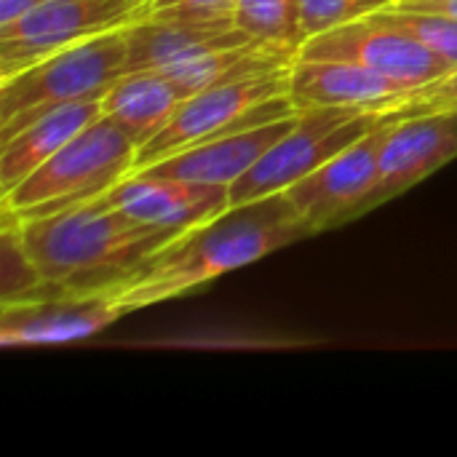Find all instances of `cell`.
I'll list each match as a JSON object with an SVG mask.
<instances>
[{
	"mask_svg": "<svg viewBox=\"0 0 457 457\" xmlns=\"http://www.w3.org/2000/svg\"><path fill=\"white\" fill-rule=\"evenodd\" d=\"M19 236L43 281L35 297H115L147 270L155 252L177 238L169 230L134 222L102 195L70 209L19 220Z\"/></svg>",
	"mask_w": 457,
	"mask_h": 457,
	"instance_id": "1",
	"label": "cell"
},
{
	"mask_svg": "<svg viewBox=\"0 0 457 457\" xmlns=\"http://www.w3.org/2000/svg\"><path fill=\"white\" fill-rule=\"evenodd\" d=\"M311 236V225L300 217L287 193L249 204H230L217 217L185 230L155 252L147 270L131 287L118 292L115 303L131 313L187 297L214 278Z\"/></svg>",
	"mask_w": 457,
	"mask_h": 457,
	"instance_id": "2",
	"label": "cell"
},
{
	"mask_svg": "<svg viewBox=\"0 0 457 457\" xmlns=\"http://www.w3.org/2000/svg\"><path fill=\"white\" fill-rule=\"evenodd\" d=\"M137 150V142L102 115L29 177L0 193L3 209L27 220L94 201L134 171Z\"/></svg>",
	"mask_w": 457,
	"mask_h": 457,
	"instance_id": "3",
	"label": "cell"
},
{
	"mask_svg": "<svg viewBox=\"0 0 457 457\" xmlns=\"http://www.w3.org/2000/svg\"><path fill=\"white\" fill-rule=\"evenodd\" d=\"M126 75V27L78 40L0 80V142L51 107L104 96Z\"/></svg>",
	"mask_w": 457,
	"mask_h": 457,
	"instance_id": "4",
	"label": "cell"
},
{
	"mask_svg": "<svg viewBox=\"0 0 457 457\" xmlns=\"http://www.w3.org/2000/svg\"><path fill=\"white\" fill-rule=\"evenodd\" d=\"M287 86L289 67L212 86L182 99L171 120L137 150L134 171L147 169L155 161L171 158L198 142L238 134L295 115L297 110L287 96Z\"/></svg>",
	"mask_w": 457,
	"mask_h": 457,
	"instance_id": "5",
	"label": "cell"
},
{
	"mask_svg": "<svg viewBox=\"0 0 457 457\" xmlns=\"http://www.w3.org/2000/svg\"><path fill=\"white\" fill-rule=\"evenodd\" d=\"M383 120L388 115L375 107L303 110L297 123L230 185V204H249L289 190Z\"/></svg>",
	"mask_w": 457,
	"mask_h": 457,
	"instance_id": "6",
	"label": "cell"
},
{
	"mask_svg": "<svg viewBox=\"0 0 457 457\" xmlns=\"http://www.w3.org/2000/svg\"><path fill=\"white\" fill-rule=\"evenodd\" d=\"M147 0H46L24 16L0 24V80L40 59L102 32L129 27Z\"/></svg>",
	"mask_w": 457,
	"mask_h": 457,
	"instance_id": "7",
	"label": "cell"
},
{
	"mask_svg": "<svg viewBox=\"0 0 457 457\" xmlns=\"http://www.w3.org/2000/svg\"><path fill=\"white\" fill-rule=\"evenodd\" d=\"M394 120L396 118L388 115V120H383L370 134L329 158L324 166L311 171L305 179L284 190L300 217L311 225L313 236L343 228L361 217V204L378 182L380 150Z\"/></svg>",
	"mask_w": 457,
	"mask_h": 457,
	"instance_id": "8",
	"label": "cell"
},
{
	"mask_svg": "<svg viewBox=\"0 0 457 457\" xmlns=\"http://www.w3.org/2000/svg\"><path fill=\"white\" fill-rule=\"evenodd\" d=\"M297 56L353 62L375 72H383L394 80H402L412 88L426 86L457 67L445 56L434 54L431 48L420 46L407 32L383 24L372 16L348 21L343 27H335L305 40Z\"/></svg>",
	"mask_w": 457,
	"mask_h": 457,
	"instance_id": "9",
	"label": "cell"
},
{
	"mask_svg": "<svg viewBox=\"0 0 457 457\" xmlns=\"http://www.w3.org/2000/svg\"><path fill=\"white\" fill-rule=\"evenodd\" d=\"M123 316L126 311L112 295H51L0 303V345H70L104 332Z\"/></svg>",
	"mask_w": 457,
	"mask_h": 457,
	"instance_id": "10",
	"label": "cell"
},
{
	"mask_svg": "<svg viewBox=\"0 0 457 457\" xmlns=\"http://www.w3.org/2000/svg\"><path fill=\"white\" fill-rule=\"evenodd\" d=\"M457 158V110L396 118L378 166V182L361 204V217L412 190Z\"/></svg>",
	"mask_w": 457,
	"mask_h": 457,
	"instance_id": "11",
	"label": "cell"
},
{
	"mask_svg": "<svg viewBox=\"0 0 457 457\" xmlns=\"http://www.w3.org/2000/svg\"><path fill=\"white\" fill-rule=\"evenodd\" d=\"M139 225L182 236L230 206L228 185H201L155 174H129L102 195Z\"/></svg>",
	"mask_w": 457,
	"mask_h": 457,
	"instance_id": "12",
	"label": "cell"
},
{
	"mask_svg": "<svg viewBox=\"0 0 457 457\" xmlns=\"http://www.w3.org/2000/svg\"><path fill=\"white\" fill-rule=\"evenodd\" d=\"M254 43L236 21H198L166 13H145L126 27V72L166 70L201 54Z\"/></svg>",
	"mask_w": 457,
	"mask_h": 457,
	"instance_id": "13",
	"label": "cell"
},
{
	"mask_svg": "<svg viewBox=\"0 0 457 457\" xmlns=\"http://www.w3.org/2000/svg\"><path fill=\"white\" fill-rule=\"evenodd\" d=\"M412 86L394 80L370 67L340 62V59H303L297 56L289 67L287 96L295 110L316 107H375L386 110Z\"/></svg>",
	"mask_w": 457,
	"mask_h": 457,
	"instance_id": "14",
	"label": "cell"
},
{
	"mask_svg": "<svg viewBox=\"0 0 457 457\" xmlns=\"http://www.w3.org/2000/svg\"><path fill=\"white\" fill-rule=\"evenodd\" d=\"M297 118H300V112L278 118V120L257 126V129H246L238 134H225L217 139L198 142V145H193L171 158L155 161L139 171L155 174V177L185 179V182L228 185L230 187L297 123Z\"/></svg>",
	"mask_w": 457,
	"mask_h": 457,
	"instance_id": "15",
	"label": "cell"
},
{
	"mask_svg": "<svg viewBox=\"0 0 457 457\" xmlns=\"http://www.w3.org/2000/svg\"><path fill=\"white\" fill-rule=\"evenodd\" d=\"M102 115V96H91L51 107L48 112L27 120L16 134L0 142V193H8L29 177Z\"/></svg>",
	"mask_w": 457,
	"mask_h": 457,
	"instance_id": "16",
	"label": "cell"
},
{
	"mask_svg": "<svg viewBox=\"0 0 457 457\" xmlns=\"http://www.w3.org/2000/svg\"><path fill=\"white\" fill-rule=\"evenodd\" d=\"M185 96L158 70H137L120 75L102 96V112L118 123L142 147L174 115Z\"/></svg>",
	"mask_w": 457,
	"mask_h": 457,
	"instance_id": "17",
	"label": "cell"
},
{
	"mask_svg": "<svg viewBox=\"0 0 457 457\" xmlns=\"http://www.w3.org/2000/svg\"><path fill=\"white\" fill-rule=\"evenodd\" d=\"M233 21L249 40L297 56V0H233Z\"/></svg>",
	"mask_w": 457,
	"mask_h": 457,
	"instance_id": "18",
	"label": "cell"
},
{
	"mask_svg": "<svg viewBox=\"0 0 457 457\" xmlns=\"http://www.w3.org/2000/svg\"><path fill=\"white\" fill-rule=\"evenodd\" d=\"M372 19L391 24L410 37H415L420 46L431 48L434 54L445 56L447 62L457 64V19L439 13V11H423V8H404V5H386L370 13Z\"/></svg>",
	"mask_w": 457,
	"mask_h": 457,
	"instance_id": "19",
	"label": "cell"
},
{
	"mask_svg": "<svg viewBox=\"0 0 457 457\" xmlns=\"http://www.w3.org/2000/svg\"><path fill=\"white\" fill-rule=\"evenodd\" d=\"M0 287L3 297L0 303L27 300L35 297L43 289L40 273L27 254L21 236H19V220L13 212L3 209V236H0Z\"/></svg>",
	"mask_w": 457,
	"mask_h": 457,
	"instance_id": "20",
	"label": "cell"
},
{
	"mask_svg": "<svg viewBox=\"0 0 457 457\" xmlns=\"http://www.w3.org/2000/svg\"><path fill=\"white\" fill-rule=\"evenodd\" d=\"M394 0H297V27L303 43L329 32L335 27H343L348 21L364 19L378 8L391 5ZM303 48V46H300Z\"/></svg>",
	"mask_w": 457,
	"mask_h": 457,
	"instance_id": "21",
	"label": "cell"
},
{
	"mask_svg": "<svg viewBox=\"0 0 457 457\" xmlns=\"http://www.w3.org/2000/svg\"><path fill=\"white\" fill-rule=\"evenodd\" d=\"M447 110H457V67L426 86L407 91L383 112L391 118H412V115H431Z\"/></svg>",
	"mask_w": 457,
	"mask_h": 457,
	"instance_id": "22",
	"label": "cell"
},
{
	"mask_svg": "<svg viewBox=\"0 0 457 457\" xmlns=\"http://www.w3.org/2000/svg\"><path fill=\"white\" fill-rule=\"evenodd\" d=\"M145 13H166L198 21H233V0H147Z\"/></svg>",
	"mask_w": 457,
	"mask_h": 457,
	"instance_id": "23",
	"label": "cell"
},
{
	"mask_svg": "<svg viewBox=\"0 0 457 457\" xmlns=\"http://www.w3.org/2000/svg\"><path fill=\"white\" fill-rule=\"evenodd\" d=\"M46 0H0V24H8L19 16H24L27 11L37 8Z\"/></svg>",
	"mask_w": 457,
	"mask_h": 457,
	"instance_id": "24",
	"label": "cell"
},
{
	"mask_svg": "<svg viewBox=\"0 0 457 457\" xmlns=\"http://www.w3.org/2000/svg\"><path fill=\"white\" fill-rule=\"evenodd\" d=\"M394 5L404 8H423V11H439L457 19V0H394Z\"/></svg>",
	"mask_w": 457,
	"mask_h": 457,
	"instance_id": "25",
	"label": "cell"
}]
</instances>
